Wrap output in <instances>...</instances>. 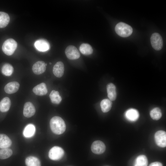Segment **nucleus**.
Returning <instances> with one entry per match:
<instances>
[{"label": "nucleus", "instance_id": "9d476101", "mask_svg": "<svg viewBox=\"0 0 166 166\" xmlns=\"http://www.w3.org/2000/svg\"><path fill=\"white\" fill-rule=\"evenodd\" d=\"M35 109L33 104L30 102L24 104L23 114L25 117L29 118L33 116L35 113Z\"/></svg>", "mask_w": 166, "mask_h": 166}, {"label": "nucleus", "instance_id": "4468645a", "mask_svg": "<svg viewBox=\"0 0 166 166\" xmlns=\"http://www.w3.org/2000/svg\"><path fill=\"white\" fill-rule=\"evenodd\" d=\"M33 91L37 95L43 96L47 93V89L46 84L44 83H42L34 87Z\"/></svg>", "mask_w": 166, "mask_h": 166}, {"label": "nucleus", "instance_id": "2eb2a0df", "mask_svg": "<svg viewBox=\"0 0 166 166\" xmlns=\"http://www.w3.org/2000/svg\"><path fill=\"white\" fill-rule=\"evenodd\" d=\"M107 91L109 100L111 101L115 100L117 97V93L114 85L112 83H109L107 85Z\"/></svg>", "mask_w": 166, "mask_h": 166}, {"label": "nucleus", "instance_id": "5701e85b", "mask_svg": "<svg viewBox=\"0 0 166 166\" xmlns=\"http://www.w3.org/2000/svg\"><path fill=\"white\" fill-rule=\"evenodd\" d=\"M49 97L51 102L54 104H59L62 100V98L60 96L57 91L52 90L49 95Z\"/></svg>", "mask_w": 166, "mask_h": 166}, {"label": "nucleus", "instance_id": "9b49d317", "mask_svg": "<svg viewBox=\"0 0 166 166\" xmlns=\"http://www.w3.org/2000/svg\"><path fill=\"white\" fill-rule=\"evenodd\" d=\"M46 65L45 63L42 61H38L35 63L32 66V70L36 74L39 75L45 70Z\"/></svg>", "mask_w": 166, "mask_h": 166}, {"label": "nucleus", "instance_id": "393cba45", "mask_svg": "<svg viewBox=\"0 0 166 166\" xmlns=\"http://www.w3.org/2000/svg\"><path fill=\"white\" fill-rule=\"evenodd\" d=\"M100 105L102 111L107 113L111 109L112 102L109 99H104L101 101Z\"/></svg>", "mask_w": 166, "mask_h": 166}, {"label": "nucleus", "instance_id": "20e7f679", "mask_svg": "<svg viewBox=\"0 0 166 166\" xmlns=\"http://www.w3.org/2000/svg\"><path fill=\"white\" fill-rule=\"evenodd\" d=\"M64 152L60 147L55 146L52 147L49 151L48 156L49 158L54 160L61 159L63 156Z\"/></svg>", "mask_w": 166, "mask_h": 166}, {"label": "nucleus", "instance_id": "39448f33", "mask_svg": "<svg viewBox=\"0 0 166 166\" xmlns=\"http://www.w3.org/2000/svg\"><path fill=\"white\" fill-rule=\"evenodd\" d=\"M151 42L152 47L156 50H160L162 48L163 41L162 38L158 33L153 34L150 38Z\"/></svg>", "mask_w": 166, "mask_h": 166}, {"label": "nucleus", "instance_id": "b1692460", "mask_svg": "<svg viewBox=\"0 0 166 166\" xmlns=\"http://www.w3.org/2000/svg\"><path fill=\"white\" fill-rule=\"evenodd\" d=\"M81 52L85 55H89L92 53L93 50L91 46L87 43H83L79 47Z\"/></svg>", "mask_w": 166, "mask_h": 166}, {"label": "nucleus", "instance_id": "aec40b11", "mask_svg": "<svg viewBox=\"0 0 166 166\" xmlns=\"http://www.w3.org/2000/svg\"><path fill=\"white\" fill-rule=\"evenodd\" d=\"M25 163L27 166H41L39 159L33 156H29L25 160Z\"/></svg>", "mask_w": 166, "mask_h": 166}, {"label": "nucleus", "instance_id": "bb28decb", "mask_svg": "<svg viewBox=\"0 0 166 166\" xmlns=\"http://www.w3.org/2000/svg\"><path fill=\"white\" fill-rule=\"evenodd\" d=\"M14 71L13 67L9 64L6 63L2 66V72L4 75L9 76Z\"/></svg>", "mask_w": 166, "mask_h": 166}, {"label": "nucleus", "instance_id": "1a4fd4ad", "mask_svg": "<svg viewBox=\"0 0 166 166\" xmlns=\"http://www.w3.org/2000/svg\"><path fill=\"white\" fill-rule=\"evenodd\" d=\"M35 48L38 51L45 52L49 49L50 45L46 40L43 39L38 40L34 43Z\"/></svg>", "mask_w": 166, "mask_h": 166}, {"label": "nucleus", "instance_id": "f03ea898", "mask_svg": "<svg viewBox=\"0 0 166 166\" xmlns=\"http://www.w3.org/2000/svg\"><path fill=\"white\" fill-rule=\"evenodd\" d=\"M115 31L119 36L122 37H127L132 33V27L128 24L123 22L117 23L115 27Z\"/></svg>", "mask_w": 166, "mask_h": 166}, {"label": "nucleus", "instance_id": "cd10ccee", "mask_svg": "<svg viewBox=\"0 0 166 166\" xmlns=\"http://www.w3.org/2000/svg\"><path fill=\"white\" fill-rule=\"evenodd\" d=\"M12 151L10 148H2L0 150V159H5L8 158L12 155Z\"/></svg>", "mask_w": 166, "mask_h": 166}, {"label": "nucleus", "instance_id": "6e6552de", "mask_svg": "<svg viewBox=\"0 0 166 166\" xmlns=\"http://www.w3.org/2000/svg\"><path fill=\"white\" fill-rule=\"evenodd\" d=\"M105 146L104 143L99 140L94 141L91 146V149L94 153L100 154L103 153L105 150Z\"/></svg>", "mask_w": 166, "mask_h": 166}, {"label": "nucleus", "instance_id": "f3484780", "mask_svg": "<svg viewBox=\"0 0 166 166\" xmlns=\"http://www.w3.org/2000/svg\"><path fill=\"white\" fill-rule=\"evenodd\" d=\"M12 141L10 138L6 135L0 134V148H6L10 147Z\"/></svg>", "mask_w": 166, "mask_h": 166}, {"label": "nucleus", "instance_id": "ddd939ff", "mask_svg": "<svg viewBox=\"0 0 166 166\" xmlns=\"http://www.w3.org/2000/svg\"><path fill=\"white\" fill-rule=\"evenodd\" d=\"M64 66L63 63L61 61L57 62L53 68V73L57 77H61L64 74Z\"/></svg>", "mask_w": 166, "mask_h": 166}, {"label": "nucleus", "instance_id": "a878e982", "mask_svg": "<svg viewBox=\"0 0 166 166\" xmlns=\"http://www.w3.org/2000/svg\"><path fill=\"white\" fill-rule=\"evenodd\" d=\"M151 118L155 120L160 119L162 116V113L160 109L158 107L152 109L150 113Z\"/></svg>", "mask_w": 166, "mask_h": 166}, {"label": "nucleus", "instance_id": "4be33fe9", "mask_svg": "<svg viewBox=\"0 0 166 166\" xmlns=\"http://www.w3.org/2000/svg\"><path fill=\"white\" fill-rule=\"evenodd\" d=\"M148 160L146 156L144 155H140L136 159L134 166H147Z\"/></svg>", "mask_w": 166, "mask_h": 166}, {"label": "nucleus", "instance_id": "423d86ee", "mask_svg": "<svg viewBox=\"0 0 166 166\" xmlns=\"http://www.w3.org/2000/svg\"><path fill=\"white\" fill-rule=\"evenodd\" d=\"M65 53L67 57L70 60L76 59L80 57V53L77 48L72 45L67 47Z\"/></svg>", "mask_w": 166, "mask_h": 166}, {"label": "nucleus", "instance_id": "a211bd4d", "mask_svg": "<svg viewBox=\"0 0 166 166\" xmlns=\"http://www.w3.org/2000/svg\"><path fill=\"white\" fill-rule=\"evenodd\" d=\"M11 102L8 97L3 98L0 102V111L2 112L8 111L11 106Z\"/></svg>", "mask_w": 166, "mask_h": 166}, {"label": "nucleus", "instance_id": "c85d7f7f", "mask_svg": "<svg viewBox=\"0 0 166 166\" xmlns=\"http://www.w3.org/2000/svg\"><path fill=\"white\" fill-rule=\"evenodd\" d=\"M149 166H163L162 163L158 162H156L151 163Z\"/></svg>", "mask_w": 166, "mask_h": 166}, {"label": "nucleus", "instance_id": "f257e3e1", "mask_svg": "<svg viewBox=\"0 0 166 166\" xmlns=\"http://www.w3.org/2000/svg\"><path fill=\"white\" fill-rule=\"evenodd\" d=\"M50 126L52 131L56 134L63 133L66 129V125L64 121L58 116L54 117L51 119Z\"/></svg>", "mask_w": 166, "mask_h": 166}, {"label": "nucleus", "instance_id": "c756f323", "mask_svg": "<svg viewBox=\"0 0 166 166\" xmlns=\"http://www.w3.org/2000/svg\"><path fill=\"white\" fill-rule=\"evenodd\" d=\"M49 64L50 65H51V63H50V62Z\"/></svg>", "mask_w": 166, "mask_h": 166}, {"label": "nucleus", "instance_id": "f8f14e48", "mask_svg": "<svg viewBox=\"0 0 166 166\" xmlns=\"http://www.w3.org/2000/svg\"><path fill=\"white\" fill-rule=\"evenodd\" d=\"M20 86L19 83L17 81H12L7 83L5 86L4 90L8 94H12L17 92Z\"/></svg>", "mask_w": 166, "mask_h": 166}, {"label": "nucleus", "instance_id": "7ed1b4c3", "mask_svg": "<svg viewBox=\"0 0 166 166\" xmlns=\"http://www.w3.org/2000/svg\"><path fill=\"white\" fill-rule=\"evenodd\" d=\"M17 46V42L13 39L9 38L6 40L3 43L2 49L5 54L10 56L14 53Z\"/></svg>", "mask_w": 166, "mask_h": 166}, {"label": "nucleus", "instance_id": "412c9836", "mask_svg": "<svg viewBox=\"0 0 166 166\" xmlns=\"http://www.w3.org/2000/svg\"><path fill=\"white\" fill-rule=\"evenodd\" d=\"M10 20L9 16L7 13L0 12V28L6 27L8 24Z\"/></svg>", "mask_w": 166, "mask_h": 166}, {"label": "nucleus", "instance_id": "0eeeda50", "mask_svg": "<svg viewBox=\"0 0 166 166\" xmlns=\"http://www.w3.org/2000/svg\"><path fill=\"white\" fill-rule=\"evenodd\" d=\"M155 140L157 145L161 147L166 146V133L164 131L159 130L155 134Z\"/></svg>", "mask_w": 166, "mask_h": 166}, {"label": "nucleus", "instance_id": "6ab92c4d", "mask_svg": "<svg viewBox=\"0 0 166 166\" xmlns=\"http://www.w3.org/2000/svg\"><path fill=\"white\" fill-rule=\"evenodd\" d=\"M35 132V126L32 124L27 125L23 131V135L25 137L30 138L34 136Z\"/></svg>", "mask_w": 166, "mask_h": 166}, {"label": "nucleus", "instance_id": "dca6fc26", "mask_svg": "<svg viewBox=\"0 0 166 166\" xmlns=\"http://www.w3.org/2000/svg\"><path fill=\"white\" fill-rule=\"evenodd\" d=\"M139 115L137 110L134 109H130L128 110L125 113L126 118L132 121L137 120L139 118Z\"/></svg>", "mask_w": 166, "mask_h": 166}]
</instances>
